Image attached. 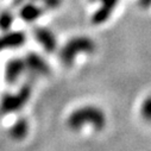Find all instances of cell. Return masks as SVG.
Instances as JSON below:
<instances>
[{
  "mask_svg": "<svg viewBox=\"0 0 151 151\" xmlns=\"http://www.w3.org/2000/svg\"><path fill=\"white\" fill-rule=\"evenodd\" d=\"M87 124H91L94 130L101 131L106 126V116L102 109L95 106H83L71 112L67 120L68 127L74 131H78Z\"/></svg>",
  "mask_w": 151,
  "mask_h": 151,
  "instance_id": "obj_1",
  "label": "cell"
},
{
  "mask_svg": "<svg viewBox=\"0 0 151 151\" xmlns=\"http://www.w3.org/2000/svg\"><path fill=\"white\" fill-rule=\"evenodd\" d=\"M95 50V43L85 36L74 37L70 41L65 43V45L60 51V60L62 63L67 67L71 65L75 57L78 56L79 52H86L91 54Z\"/></svg>",
  "mask_w": 151,
  "mask_h": 151,
  "instance_id": "obj_2",
  "label": "cell"
},
{
  "mask_svg": "<svg viewBox=\"0 0 151 151\" xmlns=\"http://www.w3.org/2000/svg\"><path fill=\"white\" fill-rule=\"evenodd\" d=\"M30 96H31V86L27 83L24 85L16 94H11V93L4 94L1 101H0V112L3 114H7V113H13L22 109L29 101Z\"/></svg>",
  "mask_w": 151,
  "mask_h": 151,
  "instance_id": "obj_3",
  "label": "cell"
},
{
  "mask_svg": "<svg viewBox=\"0 0 151 151\" xmlns=\"http://www.w3.org/2000/svg\"><path fill=\"white\" fill-rule=\"evenodd\" d=\"M26 65L22 58H11L7 61L5 67V80L9 85H13L25 71Z\"/></svg>",
  "mask_w": 151,
  "mask_h": 151,
  "instance_id": "obj_4",
  "label": "cell"
},
{
  "mask_svg": "<svg viewBox=\"0 0 151 151\" xmlns=\"http://www.w3.org/2000/svg\"><path fill=\"white\" fill-rule=\"evenodd\" d=\"M25 65L29 68L31 71L35 74H40V75H49L50 73V67L47 63V61L41 57L37 52H29L25 56Z\"/></svg>",
  "mask_w": 151,
  "mask_h": 151,
  "instance_id": "obj_5",
  "label": "cell"
},
{
  "mask_svg": "<svg viewBox=\"0 0 151 151\" xmlns=\"http://www.w3.org/2000/svg\"><path fill=\"white\" fill-rule=\"evenodd\" d=\"M33 35L38 42L48 52H52L57 48V41L55 35L45 27H36Z\"/></svg>",
  "mask_w": 151,
  "mask_h": 151,
  "instance_id": "obj_6",
  "label": "cell"
},
{
  "mask_svg": "<svg viewBox=\"0 0 151 151\" xmlns=\"http://www.w3.org/2000/svg\"><path fill=\"white\" fill-rule=\"evenodd\" d=\"M26 41V36L22 31L7 32L0 37V51L4 49H13L22 47Z\"/></svg>",
  "mask_w": 151,
  "mask_h": 151,
  "instance_id": "obj_7",
  "label": "cell"
},
{
  "mask_svg": "<svg viewBox=\"0 0 151 151\" xmlns=\"http://www.w3.org/2000/svg\"><path fill=\"white\" fill-rule=\"evenodd\" d=\"M43 13V9H41L40 6H37L33 3H27V4H23L20 6L19 10V17L27 23L35 22L36 19H38Z\"/></svg>",
  "mask_w": 151,
  "mask_h": 151,
  "instance_id": "obj_8",
  "label": "cell"
},
{
  "mask_svg": "<svg viewBox=\"0 0 151 151\" xmlns=\"http://www.w3.org/2000/svg\"><path fill=\"white\" fill-rule=\"evenodd\" d=\"M29 133V123L25 118L18 119L10 129V136L14 140H23Z\"/></svg>",
  "mask_w": 151,
  "mask_h": 151,
  "instance_id": "obj_9",
  "label": "cell"
},
{
  "mask_svg": "<svg viewBox=\"0 0 151 151\" xmlns=\"http://www.w3.org/2000/svg\"><path fill=\"white\" fill-rule=\"evenodd\" d=\"M111 14H112V11L111 10L101 6L92 16V23L93 24H102V23H105L111 17Z\"/></svg>",
  "mask_w": 151,
  "mask_h": 151,
  "instance_id": "obj_10",
  "label": "cell"
},
{
  "mask_svg": "<svg viewBox=\"0 0 151 151\" xmlns=\"http://www.w3.org/2000/svg\"><path fill=\"white\" fill-rule=\"evenodd\" d=\"M13 14L10 11H4L0 13V30L9 31L13 23Z\"/></svg>",
  "mask_w": 151,
  "mask_h": 151,
  "instance_id": "obj_11",
  "label": "cell"
},
{
  "mask_svg": "<svg viewBox=\"0 0 151 151\" xmlns=\"http://www.w3.org/2000/svg\"><path fill=\"white\" fill-rule=\"evenodd\" d=\"M140 116L144 120L151 122V95L145 98L140 106Z\"/></svg>",
  "mask_w": 151,
  "mask_h": 151,
  "instance_id": "obj_12",
  "label": "cell"
},
{
  "mask_svg": "<svg viewBox=\"0 0 151 151\" xmlns=\"http://www.w3.org/2000/svg\"><path fill=\"white\" fill-rule=\"evenodd\" d=\"M35 1L42 3L47 9H50V10H56L62 4V0H35Z\"/></svg>",
  "mask_w": 151,
  "mask_h": 151,
  "instance_id": "obj_13",
  "label": "cell"
},
{
  "mask_svg": "<svg viewBox=\"0 0 151 151\" xmlns=\"http://www.w3.org/2000/svg\"><path fill=\"white\" fill-rule=\"evenodd\" d=\"M100 1H101V4H102L104 7L108 9V10H111V11L114 10L116 5L118 4V0H100Z\"/></svg>",
  "mask_w": 151,
  "mask_h": 151,
  "instance_id": "obj_14",
  "label": "cell"
},
{
  "mask_svg": "<svg viewBox=\"0 0 151 151\" xmlns=\"http://www.w3.org/2000/svg\"><path fill=\"white\" fill-rule=\"evenodd\" d=\"M139 5H140L142 7H144V9L150 7V5H151V0H139Z\"/></svg>",
  "mask_w": 151,
  "mask_h": 151,
  "instance_id": "obj_15",
  "label": "cell"
},
{
  "mask_svg": "<svg viewBox=\"0 0 151 151\" xmlns=\"http://www.w3.org/2000/svg\"><path fill=\"white\" fill-rule=\"evenodd\" d=\"M25 3V0H13V5L14 6H22Z\"/></svg>",
  "mask_w": 151,
  "mask_h": 151,
  "instance_id": "obj_16",
  "label": "cell"
}]
</instances>
